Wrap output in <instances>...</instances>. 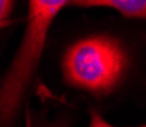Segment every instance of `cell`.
<instances>
[{
    "mask_svg": "<svg viewBox=\"0 0 146 127\" xmlns=\"http://www.w3.org/2000/svg\"><path fill=\"white\" fill-rule=\"evenodd\" d=\"M70 5L66 0L27 2V24L8 73L0 83V127H11L20 111L23 97L36 73L46 38L55 17Z\"/></svg>",
    "mask_w": 146,
    "mask_h": 127,
    "instance_id": "cell-1",
    "label": "cell"
},
{
    "mask_svg": "<svg viewBox=\"0 0 146 127\" xmlns=\"http://www.w3.org/2000/svg\"><path fill=\"white\" fill-rule=\"evenodd\" d=\"M126 67V53L114 38L104 35L73 44L62 58V74L68 85L104 95L117 86Z\"/></svg>",
    "mask_w": 146,
    "mask_h": 127,
    "instance_id": "cell-2",
    "label": "cell"
},
{
    "mask_svg": "<svg viewBox=\"0 0 146 127\" xmlns=\"http://www.w3.org/2000/svg\"><path fill=\"white\" fill-rule=\"evenodd\" d=\"M70 5L111 8L128 18L146 20V0H81V2H70Z\"/></svg>",
    "mask_w": 146,
    "mask_h": 127,
    "instance_id": "cell-3",
    "label": "cell"
},
{
    "mask_svg": "<svg viewBox=\"0 0 146 127\" xmlns=\"http://www.w3.org/2000/svg\"><path fill=\"white\" fill-rule=\"evenodd\" d=\"M14 2L9 0H0V29L9 24L11 21V14L14 11Z\"/></svg>",
    "mask_w": 146,
    "mask_h": 127,
    "instance_id": "cell-4",
    "label": "cell"
},
{
    "mask_svg": "<svg viewBox=\"0 0 146 127\" xmlns=\"http://www.w3.org/2000/svg\"><path fill=\"white\" fill-rule=\"evenodd\" d=\"M88 127H116V126L110 124V122L105 121L104 118L99 115V113L93 112V113H91V118H90V124H88ZM140 127H146V124H145V126H140Z\"/></svg>",
    "mask_w": 146,
    "mask_h": 127,
    "instance_id": "cell-5",
    "label": "cell"
}]
</instances>
